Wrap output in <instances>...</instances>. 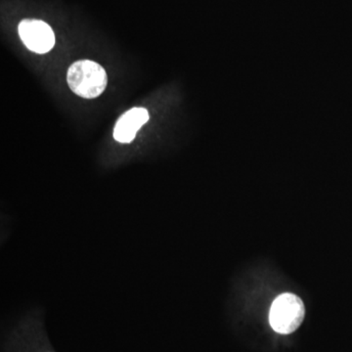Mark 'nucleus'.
<instances>
[{
    "label": "nucleus",
    "mask_w": 352,
    "mask_h": 352,
    "mask_svg": "<svg viewBox=\"0 0 352 352\" xmlns=\"http://www.w3.org/2000/svg\"><path fill=\"white\" fill-rule=\"evenodd\" d=\"M72 91L85 99L100 96L107 87V74L103 67L90 60L72 64L67 75Z\"/></svg>",
    "instance_id": "1"
},
{
    "label": "nucleus",
    "mask_w": 352,
    "mask_h": 352,
    "mask_svg": "<svg viewBox=\"0 0 352 352\" xmlns=\"http://www.w3.org/2000/svg\"><path fill=\"white\" fill-rule=\"evenodd\" d=\"M305 315L302 300L294 294H283L271 305L270 325L275 332L289 335L302 325Z\"/></svg>",
    "instance_id": "2"
},
{
    "label": "nucleus",
    "mask_w": 352,
    "mask_h": 352,
    "mask_svg": "<svg viewBox=\"0 0 352 352\" xmlns=\"http://www.w3.org/2000/svg\"><path fill=\"white\" fill-rule=\"evenodd\" d=\"M19 34L28 50L32 52L44 54L54 47V32L43 21L23 20L19 25Z\"/></svg>",
    "instance_id": "3"
},
{
    "label": "nucleus",
    "mask_w": 352,
    "mask_h": 352,
    "mask_svg": "<svg viewBox=\"0 0 352 352\" xmlns=\"http://www.w3.org/2000/svg\"><path fill=\"white\" fill-rule=\"evenodd\" d=\"M149 120V113L144 108H133L118 120L113 129V138L120 143H131L138 131Z\"/></svg>",
    "instance_id": "4"
}]
</instances>
